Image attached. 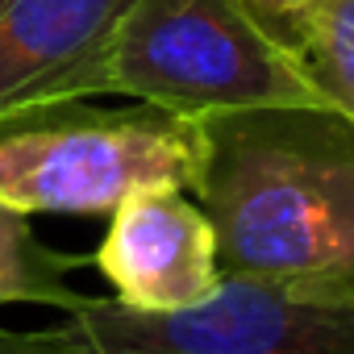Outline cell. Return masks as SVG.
I'll return each instance as SVG.
<instances>
[{
	"label": "cell",
	"mask_w": 354,
	"mask_h": 354,
	"mask_svg": "<svg viewBox=\"0 0 354 354\" xmlns=\"http://www.w3.org/2000/svg\"><path fill=\"white\" fill-rule=\"evenodd\" d=\"M201 129L192 192L221 275L354 304V121L329 104H267L201 117Z\"/></svg>",
	"instance_id": "1"
},
{
	"label": "cell",
	"mask_w": 354,
	"mask_h": 354,
	"mask_svg": "<svg viewBox=\"0 0 354 354\" xmlns=\"http://www.w3.org/2000/svg\"><path fill=\"white\" fill-rule=\"evenodd\" d=\"M125 96L184 117L325 104L296 55L238 0H121L59 104Z\"/></svg>",
	"instance_id": "2"
},
{
	"label": "cell",
	"mask_w": 354,
	"mask_h": 354,
	"mask_svg": "<svg viewBox=\"0 0 354 354\" xmlns=\"http://www.w3.org/2000/svg\"><path fill=\"white\" fill-rule=\"evenodd\" d=\"M201 117L158 104L67 100L0 125V205L13 213H113L142 188L192 192Z\"/></svg>",
	"instance_id": "3"
},
{
	"label": "cell",
	"mask_w": 354,
	"mask_h": 354,
	"mask_svg": "<svg viewBox=\"0 0 354 354\" xmlns=\"http://www.w3.org/2000/svg\"><path fill=\"white\" fill-rule=\"evenodd\" d=\"M67 325L100 354H354V304L304 300L246 275H221L205 300L171 313L96 296Z\"/></svg>",
	"instance_id": "4"
},
{
	"label": "cell",
	"mask_w": 354,
	"mask_h": 354,
	"mask_svg": "<svg viewBox=\"0 0 354 354\" xmlns=\"http://www.w3.org/2000/svg\"><path fill=\"white\" fill-rule=\"evenodd\" d=\"M96 267L113 300L138 313H171L205 300L221 283L217 230L184 188H142L109 213Z\"/></svg>",
	"instance_id": "5"
},
{
	"label": "cell",
	"mask_w": 354,
	"mask_h": 354,
	"mask_svg": "<svg viewBox=\"0 0 354 354\" xmlns=\"http://www.w3.org/2000/svg\"><path fill=\"white\" fill-rule=\"evenodd\" d=\"M121 0H0V125L55 109Z\"/></svg>",
	"instance_id": "6"
},
{
	"label": "cell",
	"mask_w": 354,
	"mask_h": 354,
	"mask_svg": "<svg viewBox=\"0 0 354 354\" xmlns=\"http://www.w3.org/2000/svg\"><path fill=\"white\" fill-rule=\"evenodd\" d=\"M75 267H84V254L46 246L26 213L0 205V304H46L71 317L96 300L71 283Z\"/></svg>",
	"instance_id": "7"
},
{
	"label": "cell",
	"mask_w": 354,
	"mask_h": 354,
	"mask_svg": "<svg viewBox=\"0 0 354 354\" xmlns=\"http://www.w3.org/2000/svg\"><path fill=\"white\" fill-rule=\"evenodd\" d=\"M292 55L317 96L354 121V0H317Z\"/></svg>",
	"instance_id": "8"
},
{
	"label": "cell",
	"mask_w": 354,
	"mask_h": 354,
	"mask_svg": "<svg viewBox=\"0 0 354 354\" xmlns=\"http://www.w3.org/2000/svg\"><path fill=\"white\" fill-rule=\"evenodd\" d=\"M0 354H100L96 346H88L71 325H55V329H0Z\"/></svg>",
	"instance_id": "9"
},
{
	"label": "cell",
	"mask_w": 354,
	"mask_h": 354,
	"mask_svg": "<svg viewBox=\"0 0 354 354\" xmlns=\"http://www.w3.org/2000/svg\"><path fill=\"white\" fill-rule=\"evenodd\" d=\"M238 5H242L275 42H283V46L292 50V42H296V34H300V26H304V17H308V9L317 5V0H238Z\"/></svg>",
	"instance_id": "10"
}]
</instances>
